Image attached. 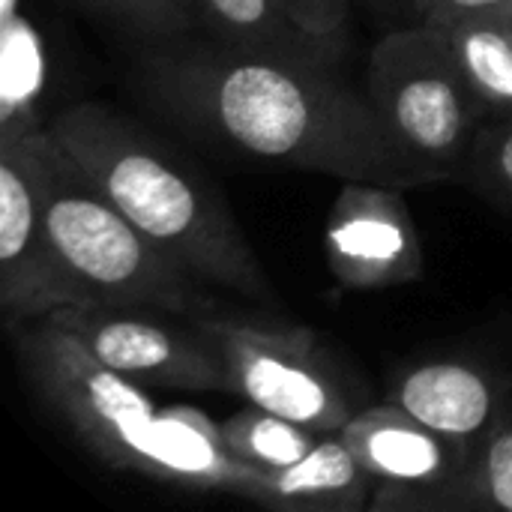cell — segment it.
<instances>
[{"label": "cell", "instance_id": "cell-1", "mask_svg": "<svg viewBox=\"0 0 512 512\" xmlns=\"http://www.w3.org/2000/svg\"><path fill=\"white\" fill-rule=\"evenodd\" d=\"M138 84L162 114L240 156L339 180L420 186L369 99L330 63L168 39L141 54Z\"/></svg>", "mask_w": 512, "mask_h": 512}, {"label": "cell", "instance_id": "cell-2", "mask_svg": "<svg viewBox=\"0 0 512 512\" xmlns=\"http://www.w3.org/2000/svg\"><path fill=\"white\" fill-rule=\"evenodd\" d=\"M48 135L66 159L201 285L273 300L240 222L183 156L105 105L60 111Z\"/></svg>", "mask_w": 512, "mask_h": 512}, {"label": "cell", "instance_id": "cell-3", "mask_svg": "<svg viewBox=\"0 0 512 512\" xmlns=\"http://www.w3.org/2000/svg\"><path fill=\"white\" fill-rule=\"evenodd\" d=\"M45 219L57 258L90 306L150 309L195 318L210 303L201 282L132 225L54 144Z\"/></svg>", "mask_w": 512, "mask_h": 512}, {"label": "cell", "instance_id": "cell-4", "mask_svg": "<svg viewBox=\"0 0 512 512\" xmlns=\"http://www.w3.org/2000/svg\"><path fill=\"white\" fill-rule=\"evenodd\" d=\"M366 99L420 183L456 180L489 117L432 21L378 39L369 54Z\"/></svg>", "mask_w": 512, "mask_h": 512}, {"label": "cell", "instance_id": "cell-5", "mask_svg": "<svg viewBox=\"0 0 512 512\" xmlns=\"http://www.w3.org/2000/svg\"><path fill=\"white\" fill-rule=\"evenodd\" d=\"M12 333L30 381L81 441L111 468L144 474L159 414L147 387L114 372L51 315L12 327Z\"/></svg>", "mask_w": 512, "mask_h": 512}, {"label": "cell", "instance_id": "cell-6", "mask_svg": "<svg viewBox=\"0 0 512 512\" xmlns=\"http://www.w3.org/2000/svg\"><path fill=\"white\" fill-rule=\"evenodd\" d=\"M48 126L0 135V309L6 327L90 306L66 273L45 219Z\"/></svg>", "mask_w": 512, "mask_h": 512}, {"label": "cell", "instance_id": "cell-7", "mask_svg": "<svg viewBox=\"0 0 512 512\" xmlns=\"http://www.w3.org/2000/svg\"><path fill=\"white\" fill-rule=\"evenodd\" d=\"M222 351L231 393L321 435L354 417L333 366L303 327H261L213 315L192 318Z\"/></svg>", "mask_w": 512, "mask_h": 512}, {"label": "cell", "instance_id": "cell-8", "mask_svg": "<svg viewBox=\"0 0 512 512\" xmlns=\"http://www.w3.org/2000/svg\"><path fill=\"white\" fill-rule=\"evenodd\" d=\"M102 363L141 387L183 393H231L219 345L189 318L171 324L150 309L72 306L51 315Z\"/></svg>", "mask_w": 512, "mask_h": 512}, {"label": "cell", "instance_id": "cell-9", "mask_svg": "<svg viewBox=\"0 0 512 512\" xmlns=\"http://www.w3.org/2000/svg\"><path fill=\"white\" fill-rule=\"evenodd\" d=\"M330 273L357 291L408 285L423 276V246L399 186L342 180L324 228Z\"/></svg>", "mask_w": 512, "mask_h": 512}, {"label": "cell", "instance_id": "cell-10", "mask_svg": "<svg viewBox=\"0 0 512 512\" xmlns=\"http://www.w3.org/2000/svg\"><path fill=\"white\" fill-rule=\"evenodd\" d=\"M339 435L378 483L369 504L375 512H405L411 498L450 483L471 462L468 444L429 429L396 402L354 414Z\"/></svg>", "mask_w": 512, "mask_h": 512}, {"label": "cell", "instance_id": "cell-11", "mask_svg": "<svg viewBox=\"0 0 512 512\" xmlns=\"http://www.w3.org/2000/svg\"><path fill=\"white\" fill-rule=\"evenodd\" d=\"M375 486V477L345 438L327 432L300 462L279 471H255L243 498L285 512H363L372 504Z\"/></svg>", "mask_w": 512, "mask_h": 512}, {"label": "cell", "instance_id": "cell-12", "mask_svg": "<svg viewBox=\"0 0 512 512\" xmlns=\"http://www.w3.org/2000/svg\"><path fill=\"white\" fill-rule=\"evenodd\" d=\"M144 474L180 489L231 492L240 498L255 480V471L228 453L219 423L183 405L156 414Z\"/></svg>", "mask_w": 512, "mask_h": 512}, {"label": "cell", "instance_id": "cell-13", "mask_svg": "<svg viewBox=\"0 0 512 512\" xmlns=\"http://www.w3.org/2000/svg\"><path fill=\"white\" fill-rule=\"evenodd\" d=\"M393 402L429 429L468 447L498 426L492 378L462 360H429L408 369L393 387Z\"/></svg>", "mask_w": 512, "mask_h": 512}, {"label": "cell", "instance_id": "cell-14", "mask_svg": "<svg viewBox=\"0 0 512 512\" xmlns=\"http://www.w3.org/2000/svg\"><path fill=\"white\" fill-rule=\"evenodd\" d=\"M192 15L216 45L246 54L336 63V54L297 27L282 0H195Z\"/></svg>", "mask_w": 512, "mask_h": 512}, {"label": "cell", "instance_id": "cell-15", "mask_svg": "<svg viewBox=\"0 0 512 512\" xmlns=\"http://www.w3.org/2000/svg\"><path fill=\"white\" fill-rule=\"evenodd\" d=\"M489 117H512V21L498 15L432 21Z\"/></svg>", "mask_w": 512, "mask_h": 512}, {"label": "cell", "instance_id": "cell-16", "mask_svg": "<svg viewBox=\"0 0 512 512\" xmlns=\"http://www.w3.org/2000/svg\"><path fill=\"white\" fill-rule=\"evenodd\" d=\"M405 510L512 512V423H498L450 483L411 498Z\"/></svg>", "mask_w": 512, "mask_h": 512}, {"label": "cell", "instance_id": "cell-17", "mask_svg": "<svg viewBox=\"0 0 512 512\" xmlns=\"http://www.w3.org/2000/svg\"><path fill=\"white\" fill-rule=\"evenodd\" d=\"M228 453L252 471H279L300 462L318 441L321 432L306 429L264 408H243L219 423Z\"/></svg>", "mask_w": 512, "mask_h": 512}, {"label": "cell", "instance_id": "cell-18", "mask_svg": "<svg viewBox=\"0 0 512 512\" xmlns=\"http://www.w3.org/2000/svg\"><path fill=\"white\" fill-rule=\"evenodd\" d=\"M3 36V111H0V135L6 132H30L42 129L33 117V96L39 90L42 75V51L33 27L24 15L0 24Z\"/></svg>", "mask_w": 512, "mask_h": 512}, {"label": "cell", "instance_id": "cell-19", "mask_svg": "<svg viewBox=\"0 0 512 512\" xmlns=\"http://www.w3.org/2000/svg\"><path fill=\"white\" fill-rule=\"evenodd\" d=\"M456 180L512 213V117L483 120Z\"/></svg>", "mask_w": 512, "mask_h": 512}, {"label": "cell", "instance_id": "cell-20", "mask_svg": "<svg viewBox=\"0 0 512 512\" xmlns=\"http://www.w3.org/2000/svg\"><path fill=\"white\" fill-rule=\"evenodd\" d=\"M111 18L129 27L135 36L168 42L192 24V12L180 0H96Z\"/></svg>", "mask_w": 512, "mask_h": 512}, {"label": "cell", "instance_id": "cell-21", "mask_svg": "<svg viewBox=\"0 0 512 512\" xmlns=\"http://www.w3.org/2000/svg\"><path fill=\"white\" fill-rule=\"evenodd\" d=\"M282 6L303 33L321 42L330 54H339L348 0H282Z\"/></svg>", "mask_w": 512, "mask_h": 512}, {"label": "cell", "instance_id": "cell-22", "mask_svg": "<svg viewBox=\"0 0 512 512\" xmlns=\"http://www.w3.org/2000/svg\"><path fill=\"white\" fill-rule=\"evenodd\" d=\"M423 21H459V18H483L498 15L510 18L512 0H414Z\"/></svg>", "mask_w": 512, "mask_h": 512}, {"label": "cell", "instance_id": "cell-23", "mask_svg": "<svg viewBox=\"0 0 512 512\" xmlns=\"http://www.w3.org/2000/svg\"><path fill=\"white\" fill-rule=\"evenodd\" d=\"M18 9H21V0H0V24L12 21L15 15H21Z\"/></svg>", "mask_w": 512, "mask_h": 512}, {"label": "cell", "instance_id": "cell-24", "mask_svg": "<svg viewBox=\"0 0 512 512\" xmlns=\"http://www.w3.org/2000/svg\"><path fill=\"white\" fill-rule=\"evenodd\" d=\"M180 3H183V6H186V9H189V12H192V9H195V0H180ZM192 18H195V15H192Z\"/></svg>", "mask_w": 512, "mask_h": 512}, {"label": "cell", "instance_id": "cell-25", "mask_svg": "<svg viewBox=\"0 0 512 512\" xmlns=\"http://www.w3.org/2000/svg\"><path fill=\"white\" fill-rule=\"evenodd\" d=\"M510 21H512V15H510Z\"/></svg>", "mask_w": 512, "mask_h": 512}]
</instances>
